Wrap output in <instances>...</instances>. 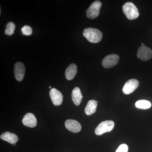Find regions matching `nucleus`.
Returning <instances> with one entry per match:
<instances>
[{"label": "nucleus", "mask_w": 152, "mask_h": 152, "mask_svg": "<svg viewBox=\"0 0 152 152\" xmlns=\"http://www.w3.org/2000/svg\"><path fill=\"white\" fill-rule=\"evenodd\" d=\"M123 10L129 20H135L139 16L138 9L133 3L130 2L125 3L123 7Z\"/></svg>", "instance_id": "f03ea898"}, {"label": "nucleus", "mask_w": 152, "mask_h": 152, "mask_svg": "<svg viewBox=\"0 0 152 152\" xmlns=\"http://www.w3.org/2000/svg\"><path fill=\"white\" fill-rule=\"evenodd\" d=\"M98 102L94 100L88 101L85 109V113L88 115H91L94 113L96 110Z\"/></svg>", "instance_id": "4468645a"}, {"label": "nucleus", "mask_w": 152, "mask_h": 152, "mask_svg": "<svg viewBox=\"0 0 152 152\" xmlns=\"http://www.w3.org/2000/svg\"><path fill=\"white\" fill-rule=\"evenodd\" d=\"M141 44H142V46H145V45H144V44L143 43H142Z\"/></svg>", "instance_id": "aec40b11"}, {"label": "nucleus", "mask_w": 152, "mask_h": 152, "mask_svg": "<svg viewBox=\"0 0 152 152\" xmlns=\"http://www.w3.org/2000/svg\"><path fill=\"white\" fill-rule=\"evenodd\" d=\"M101 7L102 3L100 1H95L87 10V17L91 19H94L97 18L99 14Z\"/></svg>", "instance_id": "20e7f679"}, {"label": "nucleus", "mask_w": 152, "mask_h": 152, "mask_svg": "<svg viewBox=\"0 0 152 152\" xmlns=\"http://www.w3.org/2000/svg\"><path fill=\"white\" fill-rule=\"evenodd\" d=\"M50 97L53 104L56 106H59L62 103V94L58 90L55 88H52L50 91Z\"/></svg>", "instance_id": "6e6552de"}, {"label": "nucleus", "mask_w": 152, "mask_h": 152, "mask_svg": "<svg viewBox=\"0 0 152 152\" xmlns=\"http://www.w3.org/2000/svg\"><path fill=\"white\" fill-rule=\"evenodd\" d=\"M139 86V82L136 79H131L124 85L123 91L125 94H129L137 88Z\"/></svg>", "instance_id": "0eeeda50"}, {"label": "nucleus", "mask_w": 152, "mask_h": 152, "mask_svg": "<svg viewBox=\"0 0 152 152\" xmlns=\"http://www.w3.org/2000/svg\"><path fill=\"white\" fill-rule=\"evenodd\" d=\"M83 35L87 40L92 43H98L102 40L103 34L97 29L88 28L85 29Z\"/></svg>", "instance_id": "f257e3e1"}, {"label": "nucleus", "mask_w": 152, "mask_h": 152, "mask_svg": "<svg viewBox=\"0 0 152 152\" xmlns=\"http://www.w3.org/2000/svg\"><path fill=\"white\" fill-rule=\"evenodd\" d=\"M136 107L139 109H148L151 106V104L149 101L145 100H141L136 102Z\"/></svg>", "instance_id": "dca6fc26"}, {"label": "nucleus", "mask_w": 152, "mask_h": 152, "mask_svg": "<svg viewBox=\"0 0 152 152\" xmlns=\"http://www.w3.org/2000/svg\"><path fill=\"white\" fill-rule=\"evenodd\" d=\"M65 125L66 128L72 132H79L82 129L80 124L75 120H66L65 123Z\"/></svg>", "instance_id": "9b49d317"}, {"label": "nucleus", "mask_w": 152, "mask_h": 152, "mask_svg": "<svg viewBox=\"0 0 152 152\" xmlns=\"http://www.w3.org/2000/svg\"><path fill=\"white\" fill-rule=\"evenodd\" d=\"M22 122L24 126L30 128H34L37 125V120L34 115L28 113L23 118Z\"/></svg>", "instance_id": "9d476101"}, {"label": "nucleus", "mask_w": 152, "mask_h": 152, "mask_svg": "<svg viewBox=\"0 0 152 152\" xmlns=\"http://www.w3.org/2000/svg\"><path fill=\"white\" fill-rule=\"evenodd\" d=\"M137 57L142 61H148L152 58L151 49L145 46H142L138 49Z\"/></svg>", "instance_id": "423d86ee"}, {"label": "nucleus", "mask_w": 152, "mask_h": 152, "mask_svg": "<svg viewBox=\"0 0 152 152\" xmlns=\"http://www.w3.org/2000/svg\"><path fill=\"white\" fill-rule=\"evenodd\" d=\"M72 97L73 102L76 105H79L81 102L83 96L80 90L78 87H76L73 90Z\"/></svg>", "instance_id": "ddd939ff"}, {"label": "nucleus", "mask_w": 152, "mask_h": 152, "mask_svg": "<svg viewBox=\"0 0 152 152\" xmlns=\"http://www.w3.org/2000/svg\"><path fill=\"white\" fill-rule=\"evenodd\" d=\"M77 73V66L75 64L70 65L65 71L66 78L69 80H73Z\"/></svg>", "instance_id": "2eb2a0df"}, {"label": "nucleus", "mask_w": 152, "mask_h": 152, "mask_svg": "<svg viewBox=\"0 0 152 152\" xmlns=\"http://www.w3.org/2000/svg\"><path fill=\"white\" fill-rule=\"evenodd\" d=\"M26 68L21 62H17L14 67V74L15 77L18 81H21L24 77Z\"/></svg>", "instance_id": "1a4fd4ad"}, {"label": "nucleus", "mask_w": 152, "mask_h": 152, "mask_svg": "<svg viewBox=\"0 0 152 152\" xmlns=\"http://www.w3.org/2000/svg\"><path fill=\"white\" fill-rule=\"evenodd\" d=\"M49 88H50V89L51 88V86H50V87H49Z\"/></svg>", "instance_id": "412c9836"}, {"label": "nucleus", "mask_w": 152, "mask_h": 152, "mask_svg": "<svg viewBox=\"0 0 152 152\" xmlns=\"http://www.w3.org/2000/svg\"><path fill=\"white\" fill-rule=\"evenodd\" d=\"M1 138L3 140L8 142L10 143L15 144L18 141V137L15 134L6 132L3 133L1 135Z\"/></svg>", "instance_id": "f8f14e48"}, {"label": "nucleus", "mask_w": 152, "mask_h": 152, "mask_svg": "<svg viewBox=\"0 0 152 152\" xmlns=\"http://www.w3.org/2000/svg\"><path fill=\"white\" fill-rule=\"evenodd\" d=\"M119 57L118 55H108L104 58L102 62L103 66L105 69H109L116 65L119 61Z\"/></svg>", "instance_id": "39448f33"}, {"label": "nucleus", "mask_w": 152, "mask_h": 152, "mask_svg": "<svg viewBox=\"0 0 152 152\" xmlns=\"http://www.w3.org/2000/svg\"><path fill=\"white\" fill-rule=\"evenodd\" d=\"M128 147L126 144H123L120 145L115 152H128Z\"/></svg>", "instance_id": "6ab92c4d"}, {"label": "nucleus", "mask_w": 152, "mask_h": 152, "mask_svg": "<svg viewBox=\"0 0 152 152\" xmlns=\"http://www.w3.org/2000/svg\"><path fill=\"white\" fill-rule=\"evenodd\" d=\"M21 31L23 34L26 36H30L31 34L32 33V29L31 28L28 26H24L22 28Z\"/></svg>", "instance_id": "a211bd4d"}, {"label": "nucleus", "mask_w": 152, "mask_h": 152, "mask_svg": "<svg viewBox=\"0 0 152 152\" xmlns=\"http://www.w3.org/2000/svg\"><path fill=\"white\" fill-rule=\"evenodd\" d=\"M115 124L113 121H105L102 122L95 129V134L97 135H101L104 133L111 132L113 129Z\"/></svg>", "instance_id": "7ed1b4c3"}, {"label": "nucleus", "mask_w": 152, "mask_h": 152, "mask_svg": "<svg viewBox=\"0 0 152 152\" xmlns=\"http://www.w3.org/2000/svg\"><path fill=\"white\" fill-rule=\"evenodd\" d=\"M15 25L13 22H9L6 26L5 34L6 35H12L13 34L14 32H15Z\"/></svg>", "instance_id": "f3484780"}]
</instances>
